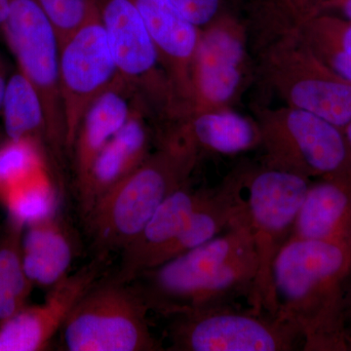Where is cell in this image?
Returning <instances> with one entry per match:
<instances>
[{
  "label": "cell",
  "mask_w": 351,
  "mask_h": 351,
  "mask_svg": "<svg viewBox=\"0 0 351 351\" xmlns=\"http://www.w3.org/2000/svg\"><path fill=\"white\" fill-rule=\"evenodd\" d=\"M256 75L283 105L314 113L343 129L351 119V85L309 49L298 29L254 52Z\"/></svg>",
  "instance_id": "obj_5"
},
{
  "label": "cell",
  "mask_w": 351,
  "mask_h": 351,
  "mask_svg": "<svg viewBox=\"0 0 351 351\" xmlns=\"http://www.w3.org/2000/svg\"><path fill=\"white\" fill-rule=\"evenodd\" d=\"M169 318L168 350L291 351L302 346L292 325L252 306L219 304Z\"/></svg>",
  "instance_id": "obj_10"
},
{
  "label": "cell",
  "mask_w": 351,
  "mask_h": 351,
  "mask_svg": "<svg viewBox=\"0 0 351 351\" xmlns=\"http://www.w3.org/2000/svg\"><path fill=\"white\" fill-rule=\"evenodd\" d=\"M60 91L71 156L87 108L120 78L100 16L88 21L60 43Z\"/></svg>",
  "instance_id": "obj_12"
},
{
  "label": "cell",
  "mask_w": 351,
  "mask_h": 351,
  "mask_svg": "<svg viewBox=\"0 0 351 351\" xmlns=\"http://www.w3.org/2000/svg\"><path fill=\"white\" fill-rule=\"evenodd\" d=\"M132 1L142 16L161 64L186 117L191 112V73L201 29L171 0Z\"/></svg>",
  "instance_id": "obj_15"
},
{
  "label": "cell",
  "mask_w": 351,
  "mask_h": 351,
  "mask_svg": "<svg viewBox=\"0 0 351 351\" xmlns=\"http://www.w3.org/2000/svg\"><path fill=\"white\" fill-rule=\"evenodd\" d=\"M323 14H332L343 19L351 21V0H338Z\"/></svg>",
  "instance_id": "obj_28"
},
{
  "label": "cell",
  "mask_w": 351,
  "mask_h": 351,
  "mask_svg": "<svg viewBox=\"0 0 351 351\" xmlns=\"http://www.w3.org/2000/svg\"><path fill=\"white\" fill-rule=\"evenodd\" d=\"M258 258L240 212L232 226L193 250L132 281L149 311L165 317L253 297Z\"/></svg>",
  "instance_id": "obj_1"
},
{
  "label": "cell",
  "mask_w": 351,
  "mask_h": 351,
  "mask_svg": "<svg viewBox=\"0 0 351 351\" xmlns=\"http://www.w3.org/2000/svg\"><path fill=\"white\" fill-rule=\"evenodd\" d=\"M242 215L253 239L258 276L250 304L276 314L272 269L290 239L311 180L269 166H240Z\"/></svg>",
  "instance_id": "obj_4"
},
{
  "label": "cell",
  "mask_w": 351,
  "mask_h": 351,
  "mask_svg": "<svg viewBox=\"0 0 351 351\" xmlns=\"http://www.w3.org/2000/svg\"><path fill=\"white\" fill-rule=\"evenodd\" d=\"M7 14H8V0H0V34H2Z\"/></svg>",
  "instance_id": "obj_30"
},
{
  "label": "cell",
  "mask_w": 351,
  "mask_h": 351,
  "mask_svg": "<svg viewBox=\"0 0 351 351\" xmlns=\"http://www.w3.org/2000/svg\"><path fill=\"white\" fill-rule=\"evenodd\" d=\"M338 0H246L247 25L253 52L272 38L299 29L326 12Z\"/></svg>",
  "instance_id": "obj_21"
},
{
  "label": "cell",
  "mask_w": 351,
  "mask_h": 351,
  "mask_svg": "<svg viewBox=\"0 0 351 351\" xmlns=\"http://www.w3.org/2000/svg\"><path fill=\"white\" fill-rule=\"evenodd\" d=\"M158 136H171L199 152L232 156L260 147L256 120L234 108L193 112L179 124Z\"/></svg>",
  "instance_id": "obj_19"
},
{
  "label": "cell",
  "mask_w": 351,
  "mask_h": 351,
  "mask_svg": "<svg viewBox=\"0 0 351 351\" xmlns=\"http://www.w3.org/2000/svg\"><path fill=\"white\" fill-rule=\"evenodd\" d=\"M193 25L204 29L226 14L240 13L246 0H171Z\"/></svg>",
  "instance_id": "obj_27"
},
{
  "label": "cell",
  "mask_w": 351,
  "mask_h": 351,
  "mask_svg": "<svg viewBox=\"0 0 351 351\" xmlns=\"http://www.w3.org/2000/svg\"><path fill=\"white\" fill-rule=\"evenodd\" d=\"M105 0H36L58 32L60 43L88 21L98 17Z\"/></svg>",
  "instance_id": "obj_26"
},
{
  "label": "cell",
  "mask_w": 351,
  "mask_h": 351,
  "mask_svg": "<svg viewBox=\"0 0 351 351\" xmlns=\"http://www.w3.org/2000/svg\"><path fill=\"white\" fill-rule=\"evenodd\" d=\"M149 308L131 283L100 278L82 295L62 327L69 351L162 350L147 321Z\"/></svg>",
  "instance_id": "obj_7"
},
{
  "label": "cell",
  "mask_w": 351,
  "mask_h": 351,
  "mask_svg": "<svg viewBox=\"0 0 351 351\" xmlns=\"http://www.w3.org/2000/svg\"><path fill=\"white\" fill-rule=\"evenodd\" d=\"M46 157L31 140H9L0 147V186L5 189L19 184L39 171Z\"/></svg>",
  "instance_id": "obj_25"
},
{
  "label": "cell",
  "mask_w": 351,
  "mask_h": 351,
  "mask_svg": "<svg viewBox=\"0 0 351 351\" xmlns=\"http://www.w3.org/2000/svg\"><path fill=\"white\" fill-rule=\"evenodd\" d=\"M351 270V247L290 239L272 269L277 317L301 335L306 351L348 348L343 283Z\"/></svg>",
  "instance_id": "obj_2"
},
{
  "label": "cell",
  "mask_w": 351,
  "mask_h": 351,
  "mask_svg": "<svg viewBox=\"0 0 351 351\" xmlns=\"http://www.w3.org/2000/svg\"><path fill=\"white\" fill-rule=\"evenodd\" d=\"M208 189L184 184L156 210L147 225L120 254L115 278L131 283L143 272L184 254V240L191 230L193 214Z\"/></svg>",
  "instance_id": "obj_13"
},
{
  "label": "cell",
  "mask_w": 351,
  "mask_h": 351,
  "mask_svg": "<svg viewBox=\"0 0 351 351\" xmlns=\"http://www.w3.org/2000/svg\"><path fill=\"white\" fill-rule=\"evenodd\" d=\"M343 134H345L346 143H348V149H350L351 156V119L350 121L346 124L345 128H343Z\"/></svg>",
  "instance_id": "obj_31"
},
{
  "label": "cell",
  "mask_w": 351,
  "mask_h": 351,
  "mask_svg": "<svg viewBox=\"0 0 351 351\" xmlns=\"http://www.w3.org/2000/svg\"><path fill=\"white\" fill-rule=\"evenodd\" d=\"M290 239L351 247V174L309 184Z\"/></svg>",
  "instance_id": "obj_17"
},
{
  "label": "cell",
  "mask_w": 351,
  "mask_h": 351,
  "mask_svg": "<svg viewBox=\"0 0 351 351\" xmlns=\"http://www.w3.org/2000/svg\"><path fill=\"white\" fill-rule=\"evenodd\" d=\"M1 113L9 140H31L52 160L43 103L20 71L9 77Z\"/></svg>",
  "instance_id": "obj_22"
},
{
  "label": "cell",
  "mask_w": 351,
  "mask_h": 351,
  "mask_svg": "<svg viewBox=\"0 0 351 351\" xmlns=\"http://www.w3.org/2000/svg\"><path fill=\"white\" fill-rule=\"evenodd\" d=\"M246 20L226 14L201 29L191 73V112L234 108L256 76Z\"/></svg>",
  "instance_id": "obj_11"
},
{
  "label": "cell",
  "mask_w": 351,
  "mask_h": 351,
  "mask_svg": "<svg viewBox=\"0 0 351 351\" xmlns=\"http://www.w3.org/2000/svg\"><path fill=\"white\" fill-rule=\"evenodd\" d=\"M27 226L22 237L25 274L34 286L50 289L69 274L75 255V239L58 215H46Z\"/></svg>",
  "instance_id": "obj_20"
},
{
  "label": "cell",
  "mask_w": 351,
  "mask_h": 351,
  "mask_svg": "<svg viewBox=\"0 0 351 351\" xmlns=\"http://www.w3.org/2000/svg\"><path fill=\"white\" fill-rule=\"evenodd\" d=\"M156 151L104 196L84 218L99 257L121 252L164 201L188 184L199 158L191 145L171 136L156 138Z\"/></svg>",
  "instance_id": "obj_3"
},
{
  "label": "cell",
  "mask_w": 351,
  "mask_h": 351,
  "mask_svg": "<svg viewBox=\"0 0 351 351\" xmlns=\"http://www.w3.org/2000/svg\"><path fill=\"white\" fill-rule=\"evenodd\" d=\"M24 228L10 218L0 230V324L27 306L34 287L23 263Z\"/></svg>",
  "instance_id": "obj_23"
},
{
  "label": "cell",
  "mask_w": 351,
  "mask_h": 351,
  "mask_svg": "<svg viewBox=\"0 0 351 351\" xmlns=\"http://www.w3.org/2000/svg\"><path fill=\"white\" fill-rule=\"evenodd\" d=\"M149 119L145 110L138 108L95 158L86 177L76 188L83 218L152 154L154 137Z\"/></svg>",
  "instance_id": "obj_16"
},
{
  "label": "cell",
  "mask_w": 351,
  "mask_h": 351,
  "mask_svg": "<svg viewBox=\"0 0 351 351\" xmlns=\"http://www.w3.org/2000/svg\"><path fill=\"white\" fill-rule=\"evenodd\" d=\"M99 16L120 78L159 131L177 125L186 112L137 7L132 0H105Z\"/></svg>",
  "instance_id": "obj_8"
},
{
  "label": "cell",
  "mask_w": 351,
  "mask_h": 351,
  "mask_svg": "<svg viewBox=\"0 0 351 351\" xmlns=\"http://www.w3.org/2000/svg\"><path fill=\"white\" fill-rule=\"evenodd\" d=\"M6 64L3 59L0 57V112L3 106L4 96H5L7 83L9 78H7Z\"/></svg>",
  "instance_id": "obj_29"
},
{
  "label": "cell",
  "mask_w": 351,
  "mask_h": 351,
  "mask_svg": "<svg viewBox=\"0 0 351 351\" xmlns=\"http://www.w3.org/2000/svg\"><path fill=\"white\" fill-rule=\"evenodd\" d=\"M140 108L135 95L122 80L90 105L71 149L75 188L85 179L101 149Z\"/></svg>",
  "instance_id": "obj_18"
},
{
  "label": "cell",
  "mask_w": 351,
  "mask_h": 351,
  "mask_svg": "<svg viewBox=\"0 0 351 351\" xmlns=\"http://www.w3.org/2000/svg\"><path fill=\"white\" fill-rule=\"evenodd\" d=\"M298 31L313 54L351 85V21L321 14L307 21Z\"/></svg>",
  "instance_id": "obj_24"
},
{
  "label": "cell",
  "mask_w": 351,
  "mask_h": 351,
  "mask_svg": "<svg viewBox=\"0 0 351 351\" xmlns=\"http://www.w3.org/2000/svg\"><path fill=\"white\" fill-rule=\"evenodd\" d=\"M106 258L97 256L50 288L45 301L21 309L0 324V351L45 350L69 313L99 278Z\"/></svg>",
  "instance_id": "obj_14"
},
{
  "label": "cell",
  "mask_w": 351,
  "mask_h": 351,
  "mask_svg": "<svg viewBox=\"0 0 351 351\" xmlns=\"http://www.w3.org/2000/svg\"><path fill=\"white\" fill-rule=\"evenodd\" d=\"M260 130L263 164L311 178L351 174V156L343 130L314 114L282 105L253 103Z\"/></svg>",
  "instance_id": "obj_6"
},
{
  "label": "cell",
  "mask_w": 351,
  "mask_h": 351,
  "mask_svg": "<svg viewBox=\"0 0 351 351\" xmlns=\"http://www.w3.org/2000/svg\"><path fill=\"white\" fill-rule=\"evenodd\" d=\"M2 34L17 60L19 71L38 92L44 113L53 164L63 165L66 121L60 91V39L36 0H8Z\"/></svg>",
  "instance_id": "obj_9"
}]
</instances>
